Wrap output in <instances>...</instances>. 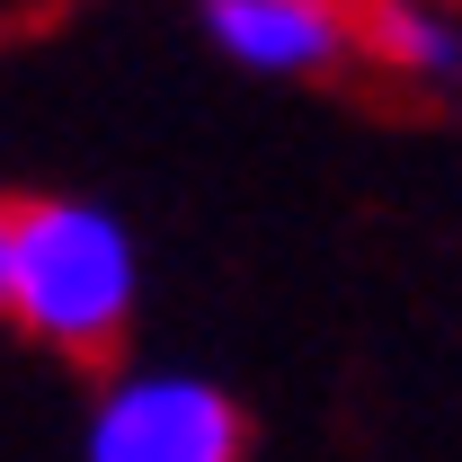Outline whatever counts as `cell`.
<instances>
[{
    "mask_svg": "<svg viewBox=\"0 0 462 462\" xmlns=\"http://www.w3.org/2000/svg\"><path fill=\"white\" fill-rule=\"evenodd\" d=\"M0 285H9V196H0Z\"/></svg>",
    "mask_w": 462,
    "mask_h": 462,
    "instance_id": "5",
    "label": "cell"
},
{
    "mask_svg": "<svg viewBox=\"0 0 462 462\" xmlns=\"http://www.w3.org/2000/svg\"><path fill=\"white\" fill-rule=\"evenodd\" d=\"M196 27L249 80H329L365 54V18L346 0H196Z\"/></svg>",
    "mask_w": 462,
    "mask_h": 462,
    "instance_id": "3",
    "label": "cell"
},
{
    "mask_svg": "<svg viewBox=\"0 0 462 462\" xmlns=\"http://www.w3.org/2000/svg\"><path fill=\"white\" fill-rule=\"evenodd\" d=\"M0 311L54 356H116L143 311V249L89 196H9Z\"/></svg>",
    "mask_w": 462,
    "mask_h": 462,
    "instance_id": "1",
    "label": "cell"
},
{
    "mask_svg": "<svg viewBox=\"0 0 462 462\" xmlns=\"http://www.w3.org/2000/svg\"><path fill=\"white\" fill-rule=\"evenodd\" d=\"M365 54L409 89H462V18L436 0H374L365 9Z\"/></svg>",
    "mask_w": 462,
    "mask_h": 462,
    "instance_id": "4",
    "label": "cell"
},
{
    "mask_svg": "<svg viewBox=\"0 0 462 462\" xmlns=\"http://www.w3.org/2000/svg\"><path fill=\"white\" fill-rule=\"evenodd\" d=\"M80 462H249V409L187 365H116L89 392Z\"/></svg>",
    "mask_w": 462,
    "mask_h": 462,
    "instance_id": "2",
    "label": "cell"
}]
</instances>
